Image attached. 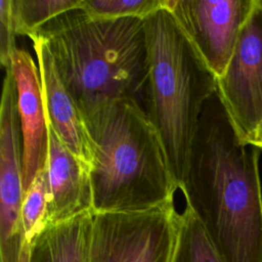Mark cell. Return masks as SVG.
<instances>
[{"mask_svg":"<svg viewBox=\"0 0 262 262\" xmlns=\"http://www.w3.org/2000/svg\"><path fill=\"white\" fill-rule=\"evenodd\" d=\"M261 150L241 141L215 93L200 118L180 190L222 262H262Z\"/></svg>","mask_w":262,"mask_h":262,"instance_id":"6da1fadb","label":"cell"},{"mask_svg":"<svg viewBox=\"0 0 262 262\" xmlns=\"http://www.w3.org/2000/svg\"><path fill=\"white\" fill-rule=\"evenodd\" d=\"M36 37L47 45L80 113L120 98L144 108L149 56L143 18H95L79 7L49 21Z\"/></svg>","mask_w":262,"mask_h":262,"instance_id":"7a4b0ae2","label":"cell"},{"mask_svg":"<svg viewBox=\"0 0 262 262\" xmlns=\"http://www.w3.org/2000/svg\"><path fill=\"white\" fill-rule=\"evenodd\" d=\"M91 149L92 212H138L174 201L177 184L143 106L103 101L81 113Z\"/></svg>","mask_w":262,"mask_h":262,"instance_id":"3957f363","label":"cell"},{"mask_svg":"<svg viewBox=\"0 0 262 262\" xmlns=\"http://www.w3.org/2000/svg\"><path fill=\"white\" fill-rule=\"evenodd\" d=\"M144 21L149 56L144 111L181 189L200 118L217 91V78L165 5Z\"/></svg>","mask_w":262,"mask_h":262,"instance_id":"277c9868","label":"cell"},{"mask_svg":"<svg viewBox=\"0 0 262 262\" xmlns=\"http://www.w3.org/2000/svg\"><path fill=\"white\" fill-rule=\"evenodd\" d=\"M180 219L174 201L138 212H92L85 262H173Z\"/></svg>","mask_w":262,"mask_h":262,"instance_id":"5b68a950","label":"cell"},{"mask_svg":"<svg viewBox=\"0 0 262 262\" xmlns=\"http://www.w3.org/2000/svg\"><path fill=\"white\" fill-rule=\"evenodd\" d=\"M216 93L238 138L250 144L262 121V0H252Z\"/></svg>","mask_w":262,"mask_h":262,"instance_id":"8992f818","label":"cell"},{"mask_svg":"<svg viewBox=\"0 0 262 262\" xmlns=\"http://www.w3.org/2000/svg\"><path fill=\"white\" fill-rule=\"evenodd\" d=\"M23 143L16 87L5 68L0 105V262H18L24 245Z\"/></svg>","mask_w":262,"mask_h":262,"instance_id":"52a82bcc","label":"cell"},{"mask_svg":"<svg viewBox=\"0 0 262 262\" xmlns=\"http://www.w3.org/2000/svg\"><path fill=\"white\" fill-rule=\"evenodd\" d=\"M252 0H165V6L218 79L234 52Z\"/></svg>","mask_w":262,"mask_h":262,"instance_id":"ba28073f","label":"cell"},{"mask_svg":"<svg viewBox=\"0 0 262 262\" xmlns=\"http://www.w3.org/2000/svg\"><path fill=\"white\" fill-rule=\"evenodd\" d=\"M15 82L17 112L23 143V178L25 191L46 168L49 125L45 113L39 68L32 55L16 48L10 58Z\"/></svg>","mask_w":262,"mask_h":262,"instance_id":"9c48e42d","label":"cell"},{"mask_svg":"<svg viewBox=\"0 0 262 262\" xmlns=\"http://www.w3.org/2000/svg\"><path fill=\"white\" fill-rule=\"evenodd\" d=\"M48 227L92 212L90 169L49 128L46 164Z\"/></svg>","mask_w":262,"mask_h":262,"instance_id":"30bf717a","label":"cell"},{"mask_svg":"<svg viewBox=\"0 0 262 262\" xmlns=\"http://www.w3.org/2000/svg\"><path fill=\"white\" fill-rule=\"evenodd\" d=\"M32 41L37 56L49 128L53 130L60 142L91 170L92 149L81 113L61 83L45 42L39 37Z\"/></svg>","mask_w":262,"mask_h":262,"instance_id":"8fae6325","label":"cell"},{"mask_svg":"<svg viewBox=\"0 0 262 262\" xmlns=\"http://www.w3.org/2000/svg\"><path fill=\"white\" fill-rule=\"evenodd\" d=\"M92 212L47 227L31 245L29 262H85Z\"/></svg>","mask_w":262,"mask_h":262,"instance_id":"7c38bea8","label":"cell"},{"mask_svg":"<svg viewBox=\"0 0 262 262\" xmlns=\"http://www.w3.org/2000/svg\"><path fill=\"white\" fill-rule=\"evenodd\" d=\"M81 0H11V10L17 35L31 40L58 15L80 7Z\"/></svg>","mask_w":262,"mask_h":262,"instance_id":"4fadbf2b","label":"cell"},{"mask_svg":"<svg viewBox=\"0 0 262 262\" xmlns=\"http://www.w3.org/2000/svg\"><path fill=\"white\" fill-rule=\"evenodd\" d=\"M173 262H222L204 227L187 204L181 213Z\"/></svg>","mask_w":262,"mask_h":262,"instance_id":"5bb4252c","label":"cell"},{"mask_svg":"<svg viewBox=\"0 0 262 262\" xmlns=\"http://www.w3.org/2000/svg\"><path fill=\"white\" fill-rule=\"evenodd\" d=\"M47 196L48 187L45 168L35 177L30 187L25 191L21 204L20 216L24 243L30 246L48 227Z\"/></svg>","mask_w":262,"mask_h":262,"instance_id":"9a60e30c","label":"cell"},{"mask_svg":"<svg viewBox=\"0 0 262 262\" xmlns=\"http://www.w3.org/2000/svg\"><path fill=\"white\" fill-rule=\"evenodd\" d=\"M165 5V0H81L80 8L95 18H146Z\"/></svg>","mask_w":262,"mask_h":262,"instance_id":"2e32d148","label":"cell"},{"mask_svg":"<svg viewBox=\"0 0 262 262\" xmlns=\"http://www.w3.org/2000/svg\"><path fill=\"white\" fill-rule=\"evenodd\" d=\"M16 31L14 27L11 0H0V61L5 69L10 64V58L14 50Z\"/></svg>","mask_w":262,"mask_h":262,"instance_id":"e0dca14e","label":"cell"},{"mask_svg":"<svg viewBox=\"0 0 262 262\" xmlns=\"http://www.w3.org/2000/svg\"><path fill=\"white\" fill-rule=\"evenodd\" d=\"M250 144L262 149V121L260 122V124L256 128V130L254 132V135H253V137L250 141Z\"/></svg>","mask_w":262,"mask_h":262,"instance_id":"ac0fdd59","label":"cell"},{"mask_svg":"<svg viewBox=\"0 0 262 262\" xmlns=\"http://www.w3.org/2000/svg\"><path fill=\"white\" fill-rule=\"evenodd\" d=\"M30 250H31V246L24 243L20 254H19L18 262H29L30 261Z\"/></svg>","mask_w":262,"mask_h":262,"instance_id":"d6986e66","label":"cell"}]
</instances>
